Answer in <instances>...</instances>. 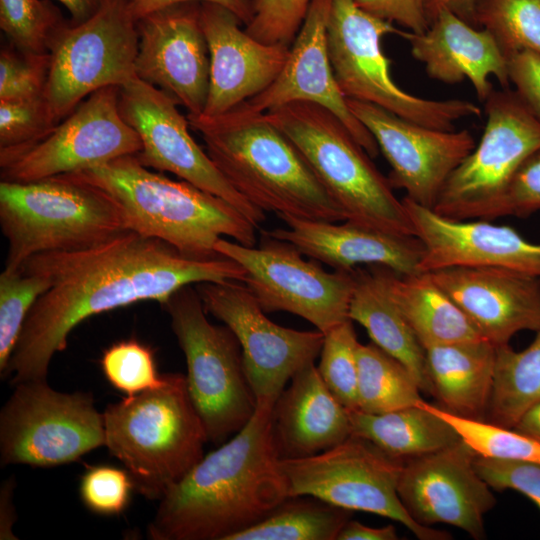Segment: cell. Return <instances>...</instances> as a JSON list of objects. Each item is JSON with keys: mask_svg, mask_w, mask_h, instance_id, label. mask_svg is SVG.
<instances>
[{"mask_svg": "<svg viewBox=\"0 0 540 540\" xmlns=\"http://www.w3.org/2000/svg\"><path fill=\"white\" fill-rule=\"evenodd\" d=\"M137 51V21L126 0H105L84 22H66L50 50L43 94L53 121L59 123L95 91L133 79Z\"/></svg>", "mask_w": 540, "mask_h": 540, "instance_id": "7c38bea8", "label": "cell"}, {"mask_svg": "<svg viewBox=\"0 0 540 540\" xmlns=\"http://www.w3.org/2000/svg\"><path fill=\"white\" fill-rule=\"evenodd\" d=\"M134 483L126 470L100 465L83 474L79 493L83 504L101 515H116L129 503Z\"/></svg>", "mask_w": 540, "mask_h": 540, "instance_id": "ee69618b", "label": "cell"}, {"mask_svg": "<svg viewBox=\"0 0 540 540\" xmlns=\"http://www.w3.org/2000/svg\"><path fill=\"white\" fill-rule=\"evenodd\" d=\"M476 456L461 439L404 460L397 490L409 515L423 526L448 524L473 539H484V516L496 505V498L475 468Z\"/></svg>", "mask_w": 540, "mask_h": 540, "instance_id": "d6986e66", "label": "cell"}, {"mask_svg": "<svg viewBox=\"0 0 540 540\" xmlns=\"http://www.w3.org/2000/svg\"><path fill=\"white\" fill-rule=\"evenodd\" d=\"M195 286L205 311L223 322L239 341L257 405L274 406L291 378L320 355L324 334L274 323L242 282H202Z\"/></svg>", "mask_w": 540, "mask_h": 540, "instance_id": "9a60e30c", "label": "cell"}, {"mask_svg": "<svg viewBox=\"0 0 540 540\" xmlns=\"http://www.w3.org/2000/svg\"><path fill=\"white\" fill-rule=\"evenodd\" d=\"M514 429L540 443V402L524 413Z\"/></svg>", "mask_w": 540, "mask_h": 540, "instance_id": "11a10c76", "label": "cell"}, {"mask_svg": "<svg viewBox=\"0 0 540 540\" xmlns=\"http://www.w3.org/2000/svg\"><path fill=\"white\" fill-rule=\"evenodd\" d=\"M391 22L375 17L353 0H332L327 45L334 77L347 99L368 102L395 115L434 129L454 130L462 118L480 116L475 103L464 99L433 100L402 90L390 73L382 49L387 34L401 35Z\"/></svg>", "mask_w": 540, "mask_h": 540, "instance_id": "9c48e42d", "label": "cell"}, {"mask_svg": "<svg viewBox=\"0 0 540 540\" xmlns=\"http://www.w3.org/2000/svg\"><path fill=\"white\" fill-rule=\"evenodd\" d=\"M411 54L425 65L431 79L457 84L468 79L480 102L493 91L490 76L503 87L510 84L508 60L486 29H475L448 9H440L424 33L402 31Z\"/></svg>", "mask_w": 540, "mask_h": 540, "instance_id": "484cf974", "label": "cell"}, {"mask_svg": "<svg viewBox=\"0 0 540 540\" xmlns=\"http://www.w3.org/2000/svg\"><path fill=\"white\" fill-rule=\"evenodd\" d=\"M399 539L393 525L370 527L349 519L341 529L337 540H397Z\"/></svg>", "mask_w": 540, "mask_h": 540, "instance_id": "f907efd6", "label": "cell"}, {"mask_svg": "<svg viewBox=\"0 0 540 540\" xmlns=\"http://www.w3.org/2000/svg\"><path fill=\"white\" fill-rule=\"evenodd\" d=\"M350 516L351 511L311 496L288 497L229 540H337Z\"/></svg>", "mask_w": 540, "mask_h": 540, "instance_id": "d6a6232c", "label": "cell"}, {"mask_svg": "<svg viewBox=\"0 0 540 540\" xmlns=\"http://www.w3.org/2000/svg\"><path fill=\"white\" fill-rule=\"evenodd\" d=\"M14 479L10 478L3 482L0 493V539H16L12 532L15 521L13 510Z\"/></svg>", "mask_w": 540, "mask_h": 540, "instance_id": "f5cc1de1", "label": "cell"}, {"mask_svg": "<svg viewBox=\"0 0 540 540\" xmlns=\"http://www.w3.org/2000/svg\"><path fill=\"white\" fill-rule=\"evenodd\" d=\"M348 319L324 334L317 367L336 399L348 410L358 409V342Z\"/></svg>", "mask_w": 540, "mask_h": 540, "instance_id": "f35d334b", "label": "cell"}, {"mask_svg": "<svg viewBox=\"0 0 540 540\" xmlns=\"http://www.w3.org/2000/svg\"><path fill=\"white\" fill-rule=\"evenodd\" d=\"M431 279L462 310L481 338L509 344L523 330L540 328V278L493 267H448Z\"/></svg>", "mask_w": 540, "mask_h": 540, "instance_id": "cb8c5ba5", "label": "cell"}, {"mask_svg": "<svg viewBox=\"0 0 540 540\" xmlns=\"http://www.w3.org/2000/svg\"><path fill=\"white\" fill-rule=\"evenodd\" d=\"M475 25L486 29L507 57L540 55V0H476Z\"/></svg>", "mask_w": 540, "mask_h": 540, "instance_id": "e575fe53", "label": "cell"}, {"mask_svg": "<svg viewBox=\"0 0 540 540\" xmlns=\"http://www.w3.org/2000/svg\"><path fill=\"white\" fill-rule=\"evenodd\" d=\"M0 226L8 241L4 268L12 270L34 255L90 248L127 230L107 193L62 175L1 181Z\"/></svg>", "mask_w": 540, "mask_h": 540, "instance_id": "52a82bcc", "label": "cell"}, {"mask_svg": "<svg viewBox=\"0 0 540 540\" xmlns=\"http://www.w3.org/2000/svg\"><path fill=\"white\" fill-rule=\"evenodd\" d=\"M55 125L44 97L0 100V164L41 140Z\"/></svg>", "mask_w": 540, "mask_h": 540, "instance_id": "60d3db41", "label": "cell"}, {"mask_svg": "<svg viewBox=\"0 0 540 540\" xmlns=\"http://www.w3.org/2000/svg\"><path fill=\"white\" fill-rule=\"evenodd\" d=\"M162 307L185 355L188 393L208 441L221 445L248 423L257 407L240 343L226 325L207 319L192 285L177 290Z\"/></svg>", "mask_w": 540, "mask_h": 540, "instance_id": "ba28073f", "label": "cell"}, {"mask_svg": "<svg viewBox=\"0 0 540 540\" xmlns=\"http://www.w3.org/2000/svg\"><path fill=\"white\" fill-rule=\"evenodd\" d=\"M63 4L71 15L72 23H81L92 17L105 0H57Z\"/></svg>", "mask_w": 540, "mask_h": 540, "instance_id": "db71d44e", "label": "cell"}, {"mask_svg": "<svg viewBox=\"0 0 540 540\" xmlns=\"http://www.w3.org/2000/svg\"><path fill=\"white\" fill-rule=\"evenodd\" d=\"M392 301L424 349L483 340L455 302L428 273L400 275L375 266Z\"/></svg>", "mask_w": 540, "mask_h": 540, "instance_id": "f1b7e54d", "label": "cell"}, {"mask_svg": "<svg viewBox=\"0 0 540 540\" xmlns=\"http://www.w3.org/2000/svg\"><path fill=\"white\" fill-rule=\"evenodd\" d=\"M272 408L259 404L248 423L203 456L159 500L153 540H229L288 498Z\"/></svg>", "mask_w": 540, "mask_h": 540, "instance_id": "7a4b0ae2", "label": "cell"}, {"mask_svg": "<svg viewBox=\"0 0 540 540\" xmlns=\"http://www.w3.org/2000/svg\"><path fill=\"white\" fill-rule=\"evenodd\" d=\"M155 389L126 396L104 412L105 446L148 499L163 495L204 456L208 438L180 373Z\"/></svg>", "mask_w": 540, "mask_h": 540, "instance_id": "5b68a950", "label": "cell"}, {"mask_svg": "<svg viewBox=\"0 0 540 540\" xmlns=\"http://www.w3.org/2000/svg\"><path fill=\"white\" fill-rule=\"evenodd\" d=\"M507 60L509 81L516 94L540 120V55L521 51Z\"/></svg>", "mask_w": 540, "mask_h": 540, "instance_id": "c3c4849f", "label": "cell"}, {"mask_svg": "<svg viewBox=\"0 0 540 540\" xmlns=\"http://www.w3.org/2000/svg\"><path fill=\"white\" fill-rule=\"evenodd\" d=\"M293 143L346 220L383 232L415 236L407 211L365 149L326 108L292 102L265 112Z\"/></svg>", "mask_w": 540, "mask_h": 540, "instance_id": "8992f818", "label": "cell"}, {"mask_svg": "<svg viewBox=\"0 0 540 540\" xmlns=\"http://www.w3.org/2000/svg\"><path fill=\"white\" fill-rule=\"evenodd\" d=\"M107 193L120 207L127 230L162 240L194 258L220 256L224 237L256 245V227L233 205L193 184L153 172L136 155L64 174Z\"/></svg>", "mask_w": 540, "mask_h": 540, "instance_id": "277c9868", "label": "cell"}, {"mask_svg": "<svg viewBox=\"0 0 540 540\" xmlns=\"http://www.w3.org/2000/svg\"><path fill=\"white\" fill-rule=\"evenodd\" d=\"M176 101L137 76L119 87V109L138 133L142 149L137 159L147 168L170 172L216 195L239 210L256 228L265 212L242 196L191 136L189 121Z\"/></svg>", "mask_w": 540, "mask_h": 540, "instance_id": "e0dca14e", "label": "cell"}, {"mask_svg": "<svg viewBox=\"0 0 540 540\" xmlns=\"http://www.w3.org/2000/svg\"><path fill=\"white\" fill-rule=\"evenodd\" d=\"M50 68L49 54L24 53L13 46L0 52V100L43 97Z\"/></svg>", "mask_w": 540, "mask_h": 540, "instance_id": "7bdbcfd3", "label": "cell"}, {"mask_svg": "<svg viewBox=\"0 0 540 540\" xmlns=\"http://www.w3.org/2000/svg\"><path fill=\"white\" fill-rule=\"evenodd\" d=\"M419 403L449 423L478 456L540 463V443L514 428L459 417L423 399Z\"/></svg>", "mask_w": 540, "mask_h": 540, "instance_id": "8d00e7d4", "label": "cell"}, {"mask_svg": "<svg viewBox=\"0 0 540 540\" xmlns=\"http://www.w3.org/2000/svg\"><path fill=\"white\" fill-rule=\"evenodd\" d=\"M50 288L37 274L3 269L0 274V375L4 373L35 302Z\"/></svg>", "mask_w": 540, "mask_h": 540, "instance_id": "74e56055", "label": "cell"}, {"mask_svg": "<svg viewBox=\"0 0 540 540\" xmlns=\"http://www.w3.org/2000/svg\"><path fill=\"white\" fill-rule=\"evenodd\" d=\"M540 210V151L518 169L507 190L486 220L505 216L527 217Z\"/></svg>", "mask_w": 540, "mask_h": 540, "instance_id": "bcb514c9", "label": "cell"}, {"mask_svg": "<svg viewBox=\"0 0 540 540\" xmlns=\"http://www.w3.org/2000/svg\"><path fill=\"white\" fill-rule=\"evenodd\" d=\"M312 0H250L245 31L260 42L291 46Z\"/></svg>", "mask_w": 540, "mask_h": 540, "instance_id": "b9f144b4", "label": "cell"}, {"mask_svg": "<svg viewBox=\"0 0 540 540\" xmlns=\"http://www.w3.org/2000/svg\"><path fill=\"white\" fill-rule=\"evenodd\" d=\"M288 497L311 496L349 511L400 522L420 540H449L451 534L417 523L398 495L403 460L351 435L320 453L281 459Z\"/></svg>", "mask_w": 540, "mask_h": 540, "instance_id": "30bf717a", "label": "cell"}, {"mask_svg": "<svg viewBox=\"0 0 540 540\" xmlns=\"http://www.w3.org/2000/svg\"><path fill=\"white\" fill-rule=\"evenodd\" d=\"M185 2H209L221 5L233 12L245 25L252 17L250 0H126L129 11L136 21L158 9Z\"/></svg>", "mask_w": 540, "mask_h": 540, "instance_id": "681fc988", "label": "cell"}, {"mask_svg": "<svg viewBox=\"0 0 540 540\" xmlns=\"http://www.w3.org/2000/svg\"><path fill=\"white\" fill-rule=\"evenodd\" d=\"M66 22L48 0H0V28L21 52L49 54Z\"/></svg>", "mask_w": 540, "mask_h": 540, "instance_id": "d590c367", "label": "cell"}, {"mask_svg": "<svg viewBox=\"0 0 540 540\" xmlns=\"http://www.w3.org/2000/svg\"><path fill=\"white\" fill-rule=\"evenodd\" d=\"M331 4L332 0H312L281 72L263 92L246 103L258 112L292 102L320 105L346 126L370 157H376L377 142L350 110L334 77L327 45Z\"/></svg>", "mask_w": 540, "mask_h": 540, "instance_id": "7402d4cb", "label": "cell"}, {"mask_svg": "<svg viewBox=\"0 0 540 540\" xmlns=\"http://www.w3.org/2000/svg\"><path fill=\"white\" fill-rule=\"evenodd\" d=\"M262 238L259 247L221 238L215 251L243 267L242 283L264 312L297 315L323 334L349 319L355 270L327 272L289 242L265 232Z\"/></svg>", "mask_w": 540, "mask_h": 540, "instance_id": "4fadbf2b", "label": "cell"}, {"mask_svg": "<svg viewBox=\"0 0 540 540\" xmlns=\"http://www.w3.org/2000/svg\"><path fill=\"white\" fill-rule=\"evenodd\" d=\"M475 468L494 490H515L525 495L540 510V463L476 456Z\"/></svg>", "mask_w": 540, "mask_h": 540, "instance_id": "f6af8a7d", "label": "cell"}, {"mask_svg": "<svg viewBox=\"0 0 540 540\" xmlns=\"http://www.w3.org/2000/svg\"><path fill=\"white\" fill-rule=\"evenodd\" d=\"M352 435L375 444L388 455L406 460L447 448L461 440L441 417L415 406L381 414L349 410Z\"/></svg>", "mask_w": 540, "mask_h": 540, "instance_id": "4dcf8cb0", "label": "cell"}, {"mask_svg": "<svg viewBox=\"0 0 540 540\" xmlns=\"http://www.w3.org/2000/svg\"><path fill=\"white\" fill-rule=\"evenodd\" d=\"M287 228L265 233L294 245L302 254L337 271L361 264L382 266L400 275L419 272L424 248L416 236H400L346 221H316L277 215Z\"/></svg>", "mask_w": 540, "mask_h": 540, "instance_id": "d4e9b609", "label": "cell"}, {"mask_svg": "<svg viewBox=\"0 0 540 540\" xmlns=\"http://www.w3.org/2000/svg\"><path fill=\"white\" fill-rule=\"evenodd\" d=\"M495 369L486 421L514 428L531 407L540 402V328L521 351L509 344L495 347Z\"/></svg>", "mask_w": 540, "mask_h": 540, "instance_id": "1f68e13d", "label": "cell"}, {"mask_svg": "<svg viewBox=\"0 0 540 540\" xmlns=\"http://www.w3.org/2000/svg\"><path fill=\"white\" fill-rule=\"evenodd\" d=\"M365 12L388 22H397L414 33L429 28L425 0H353Z\"/></svg>", "mask_w": 540, "mask_h": 540, "instance_id": "7dc6e473", "label": "cell"}, {"mask_svg": "<svg viewBox=\"0 0 540 540\" xmlns=\"http://www.w3.org/2000/svg\"><path fill=\"white\" fill-rule=\"evenodd\" d=\"M477 147L453 170L433 208L456 219L486 220L522 164L540 151V120L516 92L492 91Z\"/></svg>", "mask_w": 540, "mask_h": 540, "instance_id": "5bb4252c", "label": "cell"}, {"mask_svg": "<svg viewBox=\"0 0 540 540\" xmlns=\"http://www.w3.org/2000/svg\"><path fill=\"white\" fill-rule=\"evenodd\" d=\"M347 102L388 161L393 189L433 209L450 174L476 147L472 134L423 126L368 102Z\"/></svg>", "mask_w": 540, "mask_h": 540, "instance_id": "ac0fdd59", "label": "cell"}, {"mask_svg": "<svg viewBox=\"0 0 540 540\" xmlns=\"http://www.w3.org/2000/svg\"><path fill=\"white\" fill-rule=\"evenodd\" d=\"M100 364L107 381L126 396L158 388L165 381L157 371L152 350L135 339L111 345Z\"/></svg>", "mask_w": 540, "mask_h": 540, "instance_id": "ab89813d", "label": "cell"}, {"mask_svg": "<svg viewBox=\"0 0 540 540\" xmlns=\"http://www.w3.org/2000/svg\"><path fill=\"white\" fill-rule=\"evenodd\" d=\"M475 3L476 0H425L426 14L429 21L440 9H448L464 21L475 25Z\"/></svg>", "mask_w": 540, "mask_h": 540, "instance_id": "816d5d0a", "label": "cell"}, {"mask_svg": "<svg viewBox=\"0 0 540 540\" xmlns=\"http://www.w3.org/2000/svg\"><path fill=\"white\" fill-rule=\"evenodd\" d=\"M410 370L373 342L358 348V409L371 414L387 413L422 400Z\"/></svg>", "mask_w": 540, "mask_h": 540, "instance_id": "836d02e7", "label": "cell"}, {"mask_svg": "<svg viewBox=\"0 0 540 540\" xmlns=\"http://www.w3.org/2000/svg\"><path fill=\"white\" fill-rule=\"evenodd\" d=\"M141 149L138 133L121 115L119 87L107 86L84 99L41 140L1 163V181L27 183L79 172Z\"/></svg>", "mask_w": 540, "mask_h": 540, "instance_id": "2e32d148", "label": "cell"}, {"mask_svg": "<svg viewBox=\"0 0 540 540\" xmlns=\"http://www.w3.org/2000/svg\"><path fill=\"white\" fill-rule=\"evenodd\" d=\"M281 459L325 451L352 435L349 410L331 393L314 362L300 369L272 408Z\"/></svg>", "mask_w": 540, "mask_h": 540, "instance_id": "4316f807", "label": "cell"}, {"mask_svg": "<svg viewBox=\"0 0 540 540\" xmlns=\"http://www.w3.org/2000/svg\"><path fill=\"white\" fill-rule=\"evenodd\" d=\"M187 118L215 166L259 209L308 220H346L306 160L265 112L243 102L215 117Z\"/></svg>", "mask_w": 540, "mask_h": 540, "instance_id": "3957f363", "label": "cell"}, {"mask_svg": "<svg viewBox=\"0 0 540 540\" xmlns=\"http://www.w3.org/2000/svg\"><path fill=\"white\" fill-rule=\"evenodd\" d=\"M432 396L441 408L463 418L486 421L495 369V346L485 340L425 349Z\"/></svg>", "mask_w": 540, "mask_h": 540, "instance_id": "83f0119b", "label": "cell"}, {"mask_svg": "<svg viewBox=\"0 0 540 540\" xmlns=\"http://www.w3.org/2000/svg\"><path fill=\"white\" fill-rule=\"evenodd\" d=\"M105 446L103 413L89 392H60L46 379L14 385L0 412V463L54 467Z\"/></svg>", "mask_w": 540, "mask_h": 540, "instance_id": "8fae6325", "label": "cell"}, {"mask_svg": "<svg viewBox=\"0 0 540 540\" xmlns=\"http://www.w3.org/2000/svg\"><path fill=\"white\" fill-rule=\"evenodd\" d=\"M349 319L367 331L372 342L407 367L421 392L432 395L426 353L398 310L376 270L355 271Z\"/></svg>", "mask_w": 540, "mask_h": 540, "instance_id": "f546056e", "label": "cell"}, {"mask_svg": "<svg viewBox=\"0 0 540 540\" xmlns=\"http://www.w3.org/2000/svg\"><path fill=\"white\" fill-rule=\"evenodd\" d=\"M200 18L210 57L209 92L200 116L215 117L263 92L284 67L290 46L258 41L240 28L233 12L215 3L201 2Z\"/></svg>", "mask_w": 540, "mask_h": 540, "instance_id": "603a6c76", "label": "cell"}, {"mask_svg": "<svg viewBox=\"0 0 540 540\" xmlns=\"http://www.w3.org/2000/svg\"><path fill=\"white\" fill-rule=\"evenodd\" d=\"M136 76L160 89L187 116H200L209 92L210 57L200 2L158 9L137 21Z\"/></svg>", "mask_w": 540, "mask_h": 540, "instance_id": "ffe728a7", "label": "cell"}, {"mask_svg": "<svg viewBox=\"0 0 540 540\" xmlns=\"http://www.w3.org/2000/svg\"><path fill=\"white\" fill-rule=\"evenodd\" d=\"M20 269L46 278L50 288L28 313L1 375L11 376L13 385L46 379L71 331L91 316L141 301L162 305L184 286L245 277L230 258L190 257L130 230L90 248L34 255Z\"/></svg>", "mask_w": 540, "mask_h": 540, "instance_id": "6da1fadb", "label": "cell"}, {"mask_svg": "<svg viewBox=\"0 0 540 540\" xmlns=\"http://www.w3.org/2000/svg\"><path fill=\"white\" fill-rule=\"evenodd\" d=\"M424 252L419 272L448 267H493L540 278V243L488 220L442 216L408 197L401 199Z\"/></svg>", "mask_w": 540, "mask_h": 540, "instance_id": "44dd1931", "label": "cell"}]
</instances>
